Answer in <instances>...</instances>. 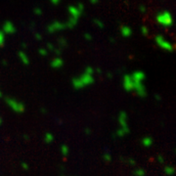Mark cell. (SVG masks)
<instances>
[{
  "label": "cell",
  "mask_w": 176,
  "mask_h": 176,
  "mask_svg": "<svg viewBox=\"0 0 176 176\" xmlns=\"http://www.w3.org/2000/svg\"><path fill=\"white\" fill-rule=\"evenodd\" d=\"M108 77H109V78H112V75L111 72H109V73H108Z\"/></svg>",
  "instance_id": "cell-42"
},
{
  "label": "cell",
  "mask_w": 176,
  "mask_h": 176,
  "mask_svg": "<svg viewBox=\"0 0 176 176\" xmlns=\"http://www.w3.org/2000/svg\"><path fill=\"white\" fill-rule=\"evenodd\" d=\"M24 139H29V136H27V135H24Z\"/></svg>",
  "instance_id": "cell-46"
},
{
  "label": "cell",
  "mask_w": 176,
  "mask_h": 176,
  "mask_svg": "<svg viewBox=\"0 0 176 176\" xmlns=\"http://www.w3.org/2000/svg\"><path fill=\"white\" fill-rule=\"evenodd\" d=\"M140 11H141V13H145L146 12V7L145 6H140Z\"/></svg>",
  "instance_id": "cell-36"
},
{
  "label": "cell",
  "mask_w": 176,
  "mask_h": 176,
  "mask_svg": "<svg viewBox=\"0 0 176 176\" xmlns=\"http://www.w3.org/2000/svg\"><path fill=\"white\" fill-rule=\"evenodd\" d=\"M118 123H119V126H121L119 128H121L125 134H128V133L130 132V129H129V126L127 124V115H126L125 112H119Z\"/></svg>",
  "instance_id": "cell-5"
},
{
  "label": "cell",
  "mask_w": 176,
  "mask_h": 176,
  "mask_svg": "<svg viewBox=\"0 0 176 176\" xmlns=\"http://www.w3.org/2000/svg\"><path fill=\"white\" fill-rule=\"evenodd\" d=\"M18 56H19L20 60L22 61V63L24 65H30V59H29L27 55L24 52L20 51L19 53H18Z\"/></svg>",
  "instance_id": "cell-14"
},
{
  "label": "cell",
  "mask_w": 176,
  "mask_h": 176,
  "mask_svg": "<svg viewBox=\"0 0 176 176\" xmlns=\"http://www.w3.org/2000/svg\"><path fill=\"white\" fill-rule=\"evenodd\" d=\"M33 12H34L35 15H37V16H40L41 14H42V10H41L40 8H35V9L33 10Z\"/></svg>",
  "instance_id": "cell-27"
},
{
  "label": "cell",
  "mask_w": 176,
  "mask_h": 176,
  "mask_svg": "<svg viewBox=\"0 0 176 176\" xmlns=\"http://www.w3.org/2000/svg\"><path fill=\"white\" fill-rule=\"evenodd\" d=\"M5 101H6V104L8 105V107L11 109L12 111L17 112V114H23L24 110H26V107H24V105L22 102L17 101L16 99H14V98L7 97Z\"/></svg>",
  "instance_id": "cell-3"
},
{
  "label": "cell",
  "mask_w": 176,
  "mask_h": 176,
  "mask_svg": "<svg viewBox=\"0 0 176 176\" xmlns=\"http://www.w3.org/2000/svg\"><path fill=\"white\" fill-rule=\"evenodd\" d=\"M85 133H86V135L91 134V130H90L89 128H86V129H85Z\"/></svg>",
  "instance_id": "cell-39"
},
{
  "label": "cell",
  "mask_w": 176,
  "mask_h": 176,
  "mask_svg": "<svg viewBox=\"0 0 176 176\" xmlns=\"http://www.w3.org/2000/svg\"><path fill=\"white\" fill-rule=\"evenodd\" d=\"M22 167H23L24 170H29L30 169L29 164H27V163H22Z\"/></svg>",
  "instance_id": "cell-28"
},
{
  "label": "cell",
  "mask_w": 176,
  "mask_h": 176,
  "mask_svg": "<svg viewBox=\"0 0 176 176\" xmlns=\"http://www.w3.org/2000/svg\"><path fill=\"white\" fill-rule=\"evenodd\" d=\"M141 31H142L143 35H148V33H149V30H148L147 27H141Z\"/></svg>",
  "instance_id": "cell-26"
},
{
  "label": "cell",
  "mask_w": 176,
  "mask_h": 176,
  "mask_svg": "<svg viewBox=\"0 0 176 176\" xmlns=\"http://www.w3.org/2000/svg\"><path fill=\"white\" fill-rule=\"evenodd\" d=\"M153 139L151 138V137H144V138L142 139V145L144 147H151L153 145Z\"/></svg>",
  "instance_id": "cell-15"
},
{
  "label": "cell",
  "mask_w": 176,
  "mask_h": 176,
  "mask_svg": "<svg viewBox=\"0 0 176 176\" xmlns=\"http://www.w3.org/2000/svg\"><path fill=\"white\" fill-rule=\"evenodd\" d=\"M22 46H23V48H27V44L26 43H23Z\"/></svg>",
  "instance_id": "cell-44"
},
{
  "label": "cell",
  "mask_w": 176,
  "mask_h": 176,
  "mask_svg": "<svg viewBox=\"0 0 176 176\" xmlns=\"http://www.w3.org/2000/svg\"><path fill=\"white\" fill-rule=\"evenodd\" d=\"M66 27H67L66 24H63L61 22H58V21H55V22H53L51 24H49L47 27V30H48V33H56V31L65 30Z\"/></svg>",
  "instance_id": "cell-7"
},
{
  "label": "cell",
  "mask_w": 176,
  "mask_h": 176,
  "mask_svg": "<svg viewBox=\"0 0 176 176\" xmlns=\"http://www.w3.org/2000/svg\"><path fill=\"white\" fill-rule=\"evenodd\" d=\"M127 163H128L130 165H134V164H135V160H133V158H128V160H127Z\"/></svg>",
  "instance_id": "cell-32"
},
{
  "label": "cell",
  "mask_w": 176,
  "mask_h": 176,
  "mask_svg": "<svg viewBox=\"0 0 176 176\" xmlns=\"http://www.w3.org/2000/svg\"><path fill=\"white\" fill-rule=\"evenodd\" d=\"M50 1H51L52 4H54V5H58L59 3H60V1H61V0H50Z\"/></svg>",
  "instance_id": "cell-33"
},
{
  "label": "cell",
  "mask_w": 176,
  "mask_h": 176,
  "mask_svg": "<svg viewBox=\"0 0 176 176\" xmlns=\"http://www.w3.org/2000/svg\"><path fill=\"white\" fill-rule=\"evenodd\" d=\"M96 72H98V73H99V75H101V73H102V70H100V69H96Z\"/></svg>",
  "instance_id": "cell-41"
},
{
  "label": "cell",
  "mask_w": 176,
  "mask_h": 176,
  "mask_svg": "<svg viewBox=\"0 0 176 176\" xmlns=\"http://www.w3.org/2000/svg\"><path fill=\"white\" fill-rule=\"evenodd\" d=\"M90 2L92 3V4H98V2H99V0H90Z\"/></svg>",
  "instance_id": "cell-40"
},
{
  "label": "cell",
  "mask_w": 176,
  "mask_h": 176,
  "mask_svg": "<svg viewBox=\"0 0 176 176\" xmlns=\"http://www.w3.org/2000/svg\"><path fill=\"white\" fill-rule=\"evenodd\" d=\"M155 97H156V100H157V101H160V100H161V97H160L158 94H156V95H155Z\"/></svg>",
  "instance_id": "cell-38"
},
{
  "label": "cell",
  "mask_w": 176,
  "mask_h": 176,
  "mask_svg": "<svg viewBox=\"0 0 176 176\" xmlns=\"http://www.w3.org/2000/svg\"><path fill=\"white\" fill-rule=\"evenodd\" d=\"M44 141H45V143H46V144H51L53 141H54V136H53L52 133L47 132L46 134H45Z\"/></svg>",
  "instance_id": "cell-17"
},
{
  "label": "cell",
  "mask_w": 176,
  "mask_h": 176,
  "mask_svg": "<svg viewBox=\"0 0 176 176\" xmlns=\"http://www.w3.org/2000/svg\"><path fill=\"white\" fill-rule=\"evenodd\" d=\"M41 112H44L45 114V112H46V110H45V109H41Z\"/></svg>",
  "instance_id": "cell-45"
},
{
  "label": "cell",
  "mask_w": 176,
  "mask_h": 176,
  "mask_svg": "<svg viewBox=\"0 0 176 176\" xmlns=\"http://www.w3.org/2000/svg\"><path fill=\"white\" fill-rule=\"evenodd\" d=\"M164 172H165V174L166 175L172 176L174 174V168L172 166H165L164 167Z\"/></svg>",
  "instance_id": "cell-18"
},
{
  "label": "cell",
  "mask_w": 176,
  "mask_h": 176,
  "mask_svg": "<svg viewBox=\"0 0 176 176\" xmlns=\"http://www.w3.org/2000/svg\"><path fill=\"white\" fill-rule=\"evenodd\" d=\"M77 19H73V18H70V20L68 22L66 23V27H69V29H72V27H75L77 24Z\"/></svg>",
  "instance_id": "cell-16"
},
{
  "label": "cell",
  "mask_w": 176,
  "mask_h": 176,
  "mask_svg": "<svg viewBox=\"0 0 176 176\" xmlns=\"http://www.w3.org/2000/svg\"><path fill=\"white\" fill-rule=\"evenodd\" d=\"M134 87H133V90L135 91L136 94L138 95L141 98H145L147 96V90L145 85L143 84V82H138V81H134Z\"/></svg>",
  "instance_id": "cell-6"
},
{
  "label": "cell",
  "mask_w": 176,
  "mask_h": 176,
  "mask_svg": "<svg viewBox=\"0 0 176 176\" xmlns=\"http://www.w3.org/2000/svg\"><path fill=\"white\" fill-rule=\"evenodd\" d=\"M123 88L127 91V92H131L133 91V87H134V82H133V79L130 75H124L123 76Z\"/></svg>",
  "instance_id": "cell-8"
},
{
  "label": "cell",
  "mask_w": 176,
  "mask_h": 176,
  "mask_svg": "<svg viewBox=\"0 0 176 176\" xmlns=\"http://www.w3.org/2000/svg\"><path fill=\"white\" fill-rule=\"evenodd\" d=\"M76 7H77V9H78L80 12H83V9H84L83 4H81V3H78V5H77Z\"/></svg>",
  "instance_id": "cell-29"
},
{
  "label": "cell",
  "mask_w": 176,
  "mask_h": 176,
  "mask_svg": "<svg viewBox=\"0 0 176 176\" xmlns=\"http://www.w3.org/2000/svg\"><path fill=\"white\" fill-rule=\"evenodd\" d=\"M47 49H48V50H53V51H54L55 50V47H54V45H53V44L47 43Z\"/></svg>",
  "instance_id": "cell-30"
},
{
  "label": "cell",
  "mask_w": 176,
  "mask_h": 176,
  "mask_svg": "<svg viewBox=\"0 0 176 176\" xmlns=\"http://www.w3.org/2000/svg\"><path fill=\"white\" fill-rule=\"evenodd\" d=\"M132 79L134 81H138V82H143L146 78V75L145 72H142V70H136L131 75Z\"/></svg>",
  "instance_id": "cell-10"
},
{
  "label": "cell",
  "mask_w": 176,
  "mask_h": 176,
  "mask_svg": "<svg viewBox=\"0 0 176 176\" xmlns=\"http://www.w3.org/2000/svg\"><path fill=\"white\" fill-rule=\"evenodd\" d=\"M2 122H3V118H2L1 117H0V125L2 124Z\"/></svg>",
  "instance_id": "cell-43"
},
{
  "label": "cell",
  "mask_w": 176,
  "mask_h": 176,
  "mask_svg": "<svg viewBox=\"0 0 176 176\" xmlns=\"http://www.w3.org/2000/svg\"><path fill=\"white\" fill-rule=\"evenodd\" d=\"M50 65H51V67L53 69H60L64 66V60H63L62 58H60V57H57V58L52 60Z\"/></svg>",
  "instance_id": "cell-12"
},
{
  "label": "cell",
  "mask_w": 176,
  "mask_h": 176,
  "mask_svg": "<svg viewBox=\"0 0 176 176\" xmlns=\"http://www.w3.org/2000/svg\"><path fill=\"white\" fill-rule=\"evenodd\" d=\"M58 43L61 45V46H66L67 45V39L64 37H60L58 39Z\"/></svg>",
  "instance_id": "cell-23"
},
{
  "label": "cell",
  "mask_w": 176,
  "mask_h": 176,
  "mask_svg": "<svg viewBox=\"0 0 176 176\" xmlns=\"http://www.w3.org/2000/svg\"><path fill=\"white\" fill-rule=\"evenodd\" d=\"M38 53L41 55V56H47L48 54V51L47 49H44V48H40L39 50H38Z\"/></svg>",
  "instance_id": "cell-25"
},
{
  "label": "cell",
  "mask_w": 176,
  "mask_h": 176,
  "mask_svg": "<svg viewBox=\"0 0 176 176\" xmlns=\"http://www.w3.org/2000/svg\"><path fill=\"white\" fill-rule=\"evenodd\" d=\"M157 22L164 27H169L172 26L173 20H172V16L169 12L163 11L161 13H158L157 15Z\"/></svg>",
  "instance_id": "cell-2"
},
{
  "label": "cell",
  "mask_w": 176,
  "mask_h": 176,
  "mask_svg": "<svg viewBox=\"0 0 176 176\" xmlns=\"http://www.w3.org/2000/svg\"><path fill=\"white\" fill-rule=\"evenodd\" d=\"M84 38H85L86 40L90 41L91 39H92V36H91V34H89V33H85V35H84Z\"/></svg>",
  "instance_id": "cell-31"
},
{
  "label": "cell",
  "mask_w": 176,
  "mask_h": 176,
  "mask_svg": "<svg viewBox=\"0 0 176 176\" xmlns=\"http://www.w3.org/2000/svg\"><path fill=\"white\" fill-rule=\"evenodd\" d=\"M94 24H96V26H97L98 27H100V29H104V24L102 23L100 20L95 19V20H94Z\"/></svg>",
  "instance_id": "cell-22"
},
{
  "label": "cell",
  "mask_w": 176,
  "mask_h": 176,
  "mask_svg": "<svg viewBox=\"0 0 176 176\" xmlns=\"http://www.w3.org/2000/svg\"><path fill=\"white\" fill-rule=\"evenodd\" d=\"M94 72L95 70L92 67H87L84 70V72L81 73L79 76L75 77V78L72 79V84L73 88L75 90H79L81 88H84L88 85H91V84L94 83Z\"/></svg>",
  "instance_id": "cell-1"
},
{
  "label": "cell",
  "mask_w": 176,
  "mask_h": 176,
  "mask_svg": "<svg viewBox=\"0 0 176 176\" xmlns=\"http://www.w3.org/2000/svg\"><path fill=\"white\" fill-rule=\"evenodd\" d=\"M69 152H70L69 147L67 146V145H62V147H61V153H62L63 156L67 157L69 155Z\"/></svg>",
  "instance_id": "cell-19"
},
{
  "label": "cell",
  "mask_w": 176,
  "mask_h": 176,
  "mask_svg": "<svg viewBox=\"0 0 176 176\" xmlns=\"http://www.w3.org/2000/svg\"><path fill=\"white\" fill-rule=\"evenodd\" d=\"M155 40H156V43L158 44V46H160L161 49H163L165 51H168V52H172L173 51V45H172L169 41H167L165 38L163 36V35L158 34L155 38Z\"/></svg>",
  "instance_id": "cell-4"
},
{
  "label": "cell",
  "mask_w": 176,
  "mask_h": 176,
  "mask_svg": "<svg viewBox=\"0 0 176 176\" xmlns=\"http://www.w3.org/2000/svg\"><path fill=\"white\" fill-rule=\"evenodd\" d=\"M5 42V35L2 33V30H0V47H2L4 45Z\"/></svg>",
  "instance_id": "cell-21"
},
{
  "label": "cell",
  "mask_w": 176,
  "mask_h": 176,
  "mask_svg": "<svg viewBox=\"0 0 176 176\" xmlns=\"http://www.w3.org/2000/svg\"><path fill=\"white\" fill-rule=\"evenodd\" d=\"M121 35L123 37H129V36H131L132 30L127 26H122L121 27Z\"/></svg>",
  "instance_id": "cell-13"
},
{
  "label": "cell",
  "mask_w": 176,
  "mask_h": 176,
  "mask_svg": "<svg viewBox=\"0 0 176 176\" xmlns=\"http://www.w3.org/2000/svg\"><path fill=\"white\" fill-rule=\"evenodd\" d=\"M54 52L56 53V54H61L62 53V51H61V49H57V48H55V50H54Z\"/></svg>",
  "instance_id": "cell-37"
},
{
  "label": "cell",
  "mask_w": 176,
  "mask_h": 176,
  "mask_svg": "<svg viewBox=\"0 0 176 176\" xmlns=\"http://www.w3.org/2000/svg\"><path fill=\"white\" fill-rule=\"evenodd\" d=\"M158 163H163V156H158Z\"/></svg>",
  "instance_id": "cell-34"
},
{
  "label": "cell",
  "mask_w": 176,
  "mask_h": 176,
  "mask_svg": "<svg viewBox=\"0 0 176 176\" xmlns=\"http://www.w3.org/2000/svg\"><path fill=\"white\" fill-rule=\"evenodd\" d=\"M2 33L6 34H14L16 33V27L14 26V24L10 21H6L3 24L2 27Z\"/></svg>",
  "instance_id": "cell-9"
},
{
  "label": "cell",
  "mask_w": 176,
  "mask_h": 176,
  "mask_svg": "<svg viewBox=\"0 0 176 176\" xmlns=\"http://www.w3.org/2000/svg\"><path fill=\"white\" fill-rule=\"evenodd\" d=\"M35 38H36L37 40H41L42 39V36L40 35V33H35Z\"/></svg>",
  "instance_id": "cell-35"
},
{
  "label": "cell",
  "mask_w": 176,
  "mask_h": 176,
  "mask_svg": "<svg viewBox=\"0 0 176 176\" xmlns=\"http://www.w3.org/2000/svg\"><path fill=\"white\" fill-rule=\"evenodd\" d=\"M133 173H134L135 176H145L146 172H145V170H144V169H142V168H137V169L134 170Z\"/></svg>",
  "instance_id": "cell-20"
},
{
  "label": "cell",
  "mask_w": 176,
  "mask_h": 176,
  "mask_svg": "<svg viewBox=\"0 0 176 176\" xmlns=\"http://www.w3.org/2000/svg\"><path fill=\"white\" fill-rule=\"evenodd\" d=\"M103 158H104V160H106V161H111L112 160V156L109 153H105L104 154V156H103Z\"/></svg>",
  "instance_id": "cell-24"
},
{
  "label": "cell",
  "mask_w": 176,
  "mask_h": 176,
  "mask_svg": "<svg viewBox=\"0 0 176 176\" xmlns=\"http://www.w3.org/2000/svg\"><path fill=\"white\" fill-rule=\"evenodd\" d=\"M69 13H70V18H73V19H77L78 20L79 19V17L81 16V14L82 12H80L78 9H77V7L76 6H70L69 7Z\"/></svg>",
  "instance_id": "cell-11"
}]
</instances>
